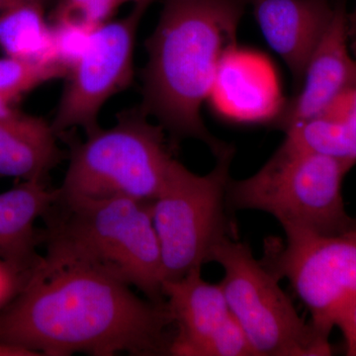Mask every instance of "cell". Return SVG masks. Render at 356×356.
Masks as SVG:
<instances>
[{
	"label": "cell",
	"mask_w": 356,
	"mask_h": 356,
	"mask_svg": "<svg viewBox=\"0 0 356 356\" xmlns=\"http://www.w3.org/2000/svg\"><path fill=\"white\" fill-rule=\"evenodd\" d=\"M245 0H165L146 41L143 113L154 117L173 145L201 140L218 156L228 145L206 128L208 100L222 56L236 44Z\"/></svg>",
	"instance_id": "7a4b0ae2"
},
{
	"label": "cell",
	"mask_w": 356,
	"mask_h": 356,
	"mask_svg": "<svg viewBox=\"0 0 356 356\" xmlns=\"http://www.w3.org/2000/svg\"><path fill=\"white\" fill-rule=\"evenodd\" d=\"M351 168L284 140L259 172L245 179L229 180L227 205L232 210L270 214L283 229L350 233L356 226L344 208L343 182Z\"/></svg>",
	"instance_id": "5b68a950"
},
{
	"label": "cell",
	"mask_w": 356,
	"mask_h": 356,
	"mask_svg": "<svg viewBox=\"0 0 356 356\" xmlns=\"http://www.w3.org/2000/svg\"><path fill=\"white\" fill-rule=\"evenodd\" d=\"M208 100L222 118L243 124L275 123L285 106L268 58L236 44L222 56Z\"/></svg>",
	"instance_id": "30bf717a"
},
{
	"label": "cell",
	"mask_w": 356,
	"mask_h": 356,
	"mask_svg": "<svg viewBox=\"0 0 356 356\" xmlns=\"http://www.w3.org/2000/svg\"><path fill=\"white\" fill-rule=\"evenodd\" d=\"M44 6L25 2L0 13V50L4 56L43 64L58 63Z\"/></svg>",
	"instance_id": "2e32d148"
},
{
	"label": "cell",
	"mask_w": 356,
	"mask_h": 356,
	"mask_svg": "<svg viewBox=\"0 0 356 356\" xmlns=\"http://www.w3.org/2000/svg\"><path fill=\"white\" fill-rule=\"evenodd\" d=\"M126 1H132L135 4H139V3H149V4H151V2L153 1V0H126Z\"/></svg>",
	"instance_id": "f1b7e54d"
},
{
	"label": "cell",
	"mask_w": 356,
	"mask_h": 356,
	"mask_svg": "<svg viewBox=\"0 0 356 356\" xmlns=\"http://www.w3.org/2000/svg\"><path fill=\"white\" fill-rule=\"evenodd\" d=\"M355 76L356 60L350 55L348 37V13L344 1H339L331 23L307 63L301 90L285 104L274 125L284 131L296 122L325 113L350 88Z\"/></svg>",
	"instance_id": "8fae6325"
},
{
	"label": "cell",
	"mask_w": 356,
	"mask_h": 356,
	"mask_svg": "<svg viewBox=\"0 0 356 356\" xmlns=\"http://www.w3.org/2000/svg\"><path fill=\"white\" fill-rule=\"evenodd\" d=\"M212 261L224 269L220 284L255 355H332L329 339L300 317L280 278L255 259L247 243L226 236L213 250Z\"/></svg>",
	"instance_id": "52a82bcc"
},
{
	"label": "cell",
	"mask_w": 356,
	"mask_h": 356,
	"mask_svg": "<svg viewBox=\"0 0 356 356\" xmlns=\"http://www.w3.org/2000/svg\"><path fill=\"white\" fill-rule=\"evenodd\" d=\"M348 37L350 49L356 56V7L353 13H348Z\"/></svg>",
	"instance_id": "484cf974"
},
{
	"label": "cell",
	"mask_w": 356,
	"mask_h": 356,
	"mask_svg": "<svg viewBox=\"0 0 356 356\" xmlns=\"http://www.w3.org/2000/svg\"><path fill=\"white\" fill-rule=\"evenodd\" d=\"M42 220L44 257L95 269L136 288L151 301L165 303L152 203L60 193Z\"/></svg>",
	"instance_id": "3957f363"
},
{
	"label": "cell",
	"mask_w": 356,
	"mask_h": 356,
	"mask_svg": "<svg viewBox=\"0 0 356 356\" xmlns=\"http://www.w3.org/2000/svg\"><path fill=\"white\" fill-rule=\"evenodd\" d=\"M58 188H51L47 181H22L0 193V257L37 266L43 261L39 254L41 229L36 222L42 219L54 201Z\"/></svg>",
	"instance_id": "9a60e30c"
},
{
	"label": "cell",
	"mask_w": 356,
	"mask_h": 356,
	"mask_svg": "<svg viewBox=\"0 0 356 356\" xmlns=\"http://www.w3.org/2000/svg\"><path fill=\"white\" fill-rule=\"evenodd\" d=\"M233 156L229 147L216 156V165L205 175H196L173 159L165 184L152 202L163 282L202 268L218 243L232 236L226 206Z\"/></svg>",
	"instance_id": "8992f818"
},
{
	"label": "cell",
	"mask_w": 356,
	"mask_h": 356,
	"mask_svg": "<svg viewBox=\"0 0 356 356\" xmlns=\"http://www.w3.org/2000/svg\"><path fill=\"white\" fill-rule=\"evenodd\" d=\"M51 26L56 60L70 72L88 48L96 28L67 21L51 22Z\"/></svg>",
	"instance_id": "ffe728a7"
},
{
	"label": "cell",
	"mask_w": 356,
	"mask_h": 356,
	"mask_svg": "<svg viewBox=\"0 0 356 356\" xmlns=\"http://www.w3.org/2000/svg\"><path fill=\"white\" fill-rule=\"evenodd\" d=\"M0 356H40L35 351L0 341Z\"/></svg>",
	"instance_id": "d4e9b609"
},
{
	"label": "cell",
	"mask_w": 356,
	"mask_h": 356,
	"mask_svg": "<svg viewBox=\"0 0 356 356\" xmlns=\"http://www.w3.org/2000/svg\"><path fill=\"white\" fill-rule=\"evenodd\" d=\"M47 0H0V13L6 11V9L10 8L18 4L25 3V2H42L44 3Z\"/></svg>",
	"instance_id": "4316f807"
},
{
	"label": "cell",
	"mask_w": 356,
	"mask_h": 356,
	"mask_svg": "<svg viewBox=\"0 0 356 356\" xmlns=\"http://www.w3.org/2000/svg\"><path fill=\"white\" fill-rule=\"evenodd\" d=\"M175 327L166 303L140 298L111 276L49 259L0 312V341L40 356L170 355Z\"/></svg>",
	"instance_id": "6da1fadb"
},
{
	"label": "cell",
	"mask_w": 356,
	"mask_h": 356,
	"mask_svg": "<svg viewBox=\"0 0 356 356\" xmlns=\"http://www.w3.org/2000/svg\"><path fill=\"white\" fill-rule=\"evenodd\" d=\"M126 0H58L51 22L67 21L97 28L111 19Z\"/></svg>",
	"instance_id": "d6986e66"
},
{
	"label": "cell",
	"mask_w": 356,
	"mask_h": 356,
	"mask_svg": "<svg viewBox=\"0 0 356 356\" xmlns=\"http://www.w3.org/2000/svg\"><path fill=\"white\" fill-rule=\"evenodd\" d=\"M284 140L302 151L356 165V135L350 126L334 115L324 113L292 124Z\"/></svg>",
	"instance_id": "e0dca14e"
},
{
	"label": "cell",
	"mask_w": 356,
	"mask_h": 356,
	"mask_svg": "<svg viewBox=\"0 0 356 356\" xmlns=\"http://www.w3.org/2000/svg\"><path fill=\"white\" fill-rule=\"evenodd\" d=\"M163 291L175 327L170 355L197 356L232 315L221 284L207 282L195 269L180 280L165 281Z\"/></svg>",
	"instance_id": "4fadbf2b"
},
{
	"label": "cell",
	"mask_w": 356,
	"mask_h": 356,
	"mask_svg": "<svg viewBox=\"0 0 356 356\" xmlns=\"http://www.w3.org/2000/svg\"><path fill=\"white\" fill-rule=\"evenodd\" d=\"M57 133L43 117L16 110L0 119V178L47 181L65 158Z\"/></svg>",
	"instance_id": "5bb4252c"
},
{
	"label": "cell",
	"mask_w": 356,
	"mask_h": 356,
	"mask_svg": "<svg viewBox=\"0 0 356 356\" xmlns=\"http://www.w3.org/2000/svg\"><path fill=\"white\" fill-rule=\"evenodd\" d=\"M337 327L343 332L348 355H356V299L343 314Z\"/></svg>",
	"instance_id": "cb8c5ba5"
},
{
	"label": "cell",
	"mask_w": 356,
	"mask_h": 356,
	"mask_svg": "<svg viewBox=\"0 0 356 356\" xmlns=\"http://www.w3.org/2000/svg\"><path fill=\"white\" fill-rule=\"evenodd\" d=\"M149 3L135 4L128 15L98 26L83 56L70 70L51 126L58 137L72 129L89 134L99 128L105 103L128 88L140 20Z\"/></svg>",
	"instance_id": "9c48e42d"
},
{
	"label": "cell",
	"mask_w": 356,
	"mask_h": 356,
	"mask_svg": "<svg viewBox=\"0 0 356 356\" xmlns=\"http://www.w3.org/2000/svg\"><path fill=\"white\" fill-rule=\"evenodd\" d=\"M16 110L17 109L13 106V105L8 104V103L4 102L3 99L0 98V119L9 116V115L15 112Z\"/></svg>",
	"instance_id": "83f0119b"
},
{
	"label": "cell",
	"mask_w": 356,
	"mask_h": 356,
	"mask_svg": "<svg viewBox=\"0 0 356 356\" xmlns=\"http://www.w3.org/2000/svg\"><path fill=\"white\" fill-rule=\"evenodd\" d=\"M39 266H26L0 257V312L24 292Z\"/></svg>",
	"instance_id": "7402d4cb"
},
{
	"label": "cell",
	"mask_w": 356,
	"mask_h": 356,
	"mask_svg": "<svg viewBox=\"0 0 356 356\" xmlns=\"http://www.w3.org/2000/svg\"><path fill=\"white\" fill-rule=\"evenodd\" d=\"M268 46L286 64L296 83L331 23L330 0H250Z\"/></svg>",
	"instance_id": "7c38bea8"
},
{
	"label": "cell",
	"mask_w": 356,
	"mask_h": 356,
	"mask_svg": "<svg viewBox=\"0 0 356 356\" xmlns=\"http://www.w3.org/2000/svg\"><path fill=\"white\" fill-rule=\"evenodd\" d=\"M356 7V6H355Z\"/></svg>",
	"instance_id": "f546056e"
},
{
	"label": "cell",
	"mask_w": 356,
	"mask_h": 356,
	"mask_svg": "<svg viewBox=\"0 0 356 356\" xmlns=\"http://www.w3.org/2000/svg\"><path fill=\"white\" fill-rule=\"evenodd\" d=\"M257 356L233 314L201 346L197 356Z\"/></svg>",
	"instance_id": "44dd1931"
},
{
	"label": "cell",
	"mask_w": 356,
	"mask_h": 356,
	"mask_svg": "<svg viewBox=\"0 0 356 356\" xmlns=\"http://www.w3.org/2000/svg\"><path fill=\"white\" fill-rule=\"evenodd\" d=\"M325 113L334 115L346 121L356 135V76L350 88Z\"/></svg>",
	"instance_id": "603a6c76"
},
{
	"label": "cell",
	"mask_w": 356,
	"mask_h": 356,
	"mask_svg": "<svg viewBox=\"0 0 356 356\" xmlns=\"http://www.w3.org/2000/svg\"><path fill=\"white\" fill-rule=\"evenodd\" d=\"M286 241L267 243L264 261L286 278L311 314L314 329L329 339L356 299V231L324 235L285 229Z\"/></svg>",
	"instance_id": "ba28073f"
},
{
	"label": "cell",
	"mask_w": 356,
	"mask_h": 356,
	"mask_svg": "<svg viewBox=\"0 0 356 356\" xmlns=\"http://www.w3.org/2000/svg\"><path fill=\"white\" fill-rule=\"evenodd\" d=\"M142 110L120 114L113 127L98 128L79 140L62 134L69 165L58 191L74 198L126 197L152 203L173 161L161 126Z\"/></svg>",
	"instance_id": "277c9868"
},
{
	"label": "cell",
	"mask_w": 356,
	"mask_h": 356,
	"mask_svg": "<svg viewBox=\"0 0 356 356\" xmlns=\"http://www.w3.org/2000/svg\"><path fill=\"white\" fill-rule=\"evenodd\" d=\"M67 74L69 70L58 63L43 64L4 56L0 58V98L15 107L33 89Z\"/></svg>",
	"instance_id": "ac0fdd59"
}]
</instances>
